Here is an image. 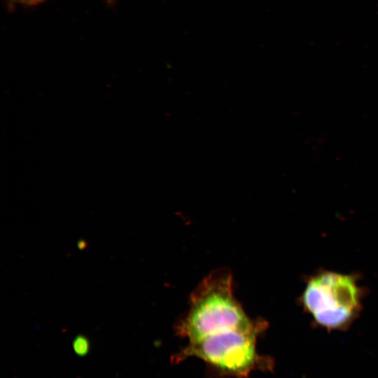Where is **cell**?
Wrapping results in <instances>:
<instances>
[{"instance_id":"cell-3","label":"cell","mask_w":378,"mask_h":378,"mask_svg":"<svg viewBox=\"0 0 378 378\" xmlns=\"http://www.w3.org/2000/svg\"><path fill=\"white\" fill-rule=\"evenodd\" d=\"M363 296L356 276L321 270L308 278L301 302L316 324L342 330L358 317Z\"/></svg>"},{"instance_id":"cell-5","label":"cell","mask_w":378,"mask_h":378,"mask_svg":"<svg viewBox=\"0 0 378 378\" xmlns=\"http://www.w3.org/2000/svg\"><path fill=\"white\" fill-rule=\"evenodd\" d=\"M10 5L15 4H22L25 6H35L41 2L43 0H6Z\"/></svg>"},{"instance_id":"cell-6","label":"cell","mask_w":378,"mask_h":378,"mask_svg":"<svg viewBox=\"0 0 378 378\" xmlns=\"http://www.w3.org/2000/svg\"><path fill=\"white\" fill-rule=\"evenodd\" d=\"M86 246V242L84 240H79L78 241V247L80 249H83Z\"/></svg>"},{"instance_id":"cell-4","label":"cell","mask_w":378,"mask_h":378,"mask_svg":"<svg viewBox=\"0 0 378 378\" xmlns=\"http://www.w3.org/2000/svg\"><path fill=\"white\" fill-rule=\"evenodd\" d=\"M73 349L78 356H86L90 349V343L88 338L85 335H77L73 341Z\"/></svg>"},{"instance_id":"cell-2","label":"cell","mask_w":378,"mask_h":378,"mask_svg":"<svg viewBox=\"0 0 378 378\" xmlns=\"http://www.w3.org/2000/svg\"><path fill=\"white\" fill-rule=\"evenodd\" d=\"M266 326L267 323L263 320H256L249 328L189 342L174 356V362L196 357L220 372L236 378H248L254 370H272V360L259 355L256 351L257 338Z\"/></svg>"},{"instance_id":"cell-7","label":"cell","mask_w":378,"mask_h":378,"mask_svg":"<svg viewBox=\"0 0 378 378\" xmlns=\"http://www.w3.org/2000/svg\"><path fill=\"white\" fill-rule=\"evenodd\" d=\"M45 0H43V1H44Z\"/></svg>"},{"instance_id":"cell-1","label":"cell","mask_w":378,"mask_h":378,"mask_svg":"<svg viewBox=\"0 0 378 378\" xmlns=\"http://www.w3.org/2000/svg\"><path fill=\"white\" fill-rule=\"evenodd\" d=\"M251 320L235 298L230 270L218 269L191 293L189 309L176 325L178 335L195 342L218 333L249 328Z\"/></svg>"}]
</instances>
